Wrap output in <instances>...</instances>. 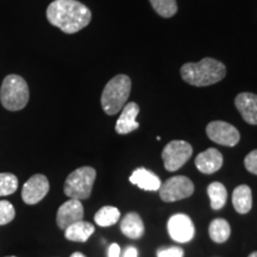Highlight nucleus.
Returning <instances> with one entry per match:
<instances>
[{
	"label": "nucleus",
	"mask_w": 257,
	"mask_h": 257,
	"mask_svg": "<svg viewBox=\"0 0 257 257\" xmlns=\"http://www.w3.org/2000/svg\"><path fill=\"white\" fill-rule=\"evenodd\" d=\"M47 18L66 34H75L91 23L92 12L76 0H55L48 6Z\"/></svg>",
	"instance_id": "1"
},
{
	"label": "nucleus",
	"mask_w": 257,
	"mask_h": 257,
	"mask_svg": "<svg viewBox=\"0 0 257 257\" xmlns=\"http://www.w3.org/2000/svg\"><path fill=\"white\" fill-rule=\"evenodd\" d=\"M226 75L224 63L212 57H205L200 62L186 63L181 67V76L189 85L205 87L221 81Z\"/></svg>",
	"instance_id": "2"
},
{
	"label": "nucleus",
	"mask_w": 257,
	"mask_h": 257,
	"mask_svg": "<svg viewBox=\"0 0 257 257\" xmlns=\"http://www.w3.org/2000/svg\"><path fill=\"white\" fill-rule=\"evenodd\" d=\"M131 92V80L119 74L106 83L101 94V107L108 115L117 114L123 110Z\"/></svg>",
	"instance_id": "3"
},
{
	"label": "nucleus",
	"mask_w": 257,
	"mask_h": 257,
	"mask_svg": "<svg viewBox=\"0 0 257 257\" xmlns=\"http://www.w3.org/2000/svg\"><path fill=\"white\" fill-rule=\"evenodd\" d=\"M29 98V86L22 76L16 74H10L6 76L0 89V101L6 110H23L28 104Z\"/></svg>",
	"instance_id": "4"
},
{
	"label": "nucleus",
	"mask_w": 257,
	"mask_h": 257,
	"mask_svg": "<svg viewBox=\"0 0 257 257\" xmlns=\"http://www.w3.org/2000/svg\"><path fill=\"white\" fill-rule=\"evenodd\" d=\"M96 172L92 167H81L70 173L64 182V194L70 199L83 200L91 197Z\"/></svg>",
	"instance_id": "5"
},
{
	"label": "nucleus",
	"mask_w": 257,
	"mask_h": 257,
	"mask_svg": "<svg viewBox=\"0 0 257 257\" xmlns=\"http://www.w3.org/2000/svg\"><path fill=\"white\" fill-rule=\"evenodd\" d=\"M159 191L162 200L167 202L178 201L191 197L194 192V185L187 176L178 175L165 181V184L161 185Z\"/></svg>",
	"instance_id": "6"
},
{
	"label": "nucleus",
	"mask_w": 257,
	"mask_h": 257,
	"mask_svg": "<svg viewBox=\"0 0 257 257\" xmlns=\"http://www.w3.org/2000/svg\"><path fill=\"white\" fill-rule=\"evenodd\" d=\"M193 148L185 141H172L165 147L162 152V159L165 168L168 172H175L181 168L191 159Z\"/></svg>",
	"instance_id": "7"
},
{
	"label": "nucleus",
	"mask_w": 257,
	"mask_h": 257,
	"mask_svg": "<svg viewBox=\"0 0 257 257\" xmlns=\"http://www.w3.org/2000/svg\"><path fill=\"white\" fill-rule=\"evenodd\" d=\"M206 134L212 142L225 147H234L239 142V131L226 121L214 120L208 123Z\"/></svg>",
	"instance_id": "8"
},
{
	"label": "nucleus",
	"mask_w": 257,
	"mask_h": 257,
	"mask_svg": "<svg viewBox=\"0 0 257 257\" xmlns=\"http://www.w3.org/2000/svg\"><path fill=\"white\" fill-rule=\"evenodd\" d=\"M168 232L172 239L179 243H187L194 237V224L187 214L178 213L169 218Z\"/></svg>",
	"instance_id": "9"
},
{
	"label": "nucleus",
	"mask_w": 257,
	"mask_h": 257,
	"mask_svg": "<svg viewBox=\"0 0 257 257\" xmlns=\"http://www.w3.org/2000/svg\"><path fill=\"white\" fill-rule=\"evenodd\" d=\"M49 192V181L47 176L36 174L31 176L22 188V198L25 204L35 205L40 202Z\"/></svg>",
	"instance_id": "10"
},
{
	"label": "nucleus",
	"mask_w": 257,
	"mask_h": 257,
	"mask_svg": "<svg viewBox=\"0 0 257 257\" xmlns=\"http://www.w3.org/2000/svg\"><path fill=\"white\" fill-rule=\"evenodd\" d=\"M83 218V206L81 201L76 199H70L61 205L56 214V223L60 229L66 230L67 227L74 223L82 220Z\"/></svg>",
	"instance_id": "11"
},
{
	"label": "nucleus",
	"mask_w": 257,
	"mask_h": 257,
	"mask_svg": "<svg viewBox=\"0 0 257 257\" xmlns=\"http://www.w3.org/2000/svg\"><path fill=\"white\" fill-rule=\"evenodd\" d=\"M234 105L246 123L257 125V95L253 93H239L234 99Z\"/></svg>",
	"instance_id": "12"
},
{
	"label": "nucleus",
	"mask_w": 257,
	"mask_h": 257,
	"mask_svg": "<svg viewBox=\"0 0 257 257\" xmlns=\"http://www.w3.org/2000/svg\"><path fill=\"white\" fill-rule=\"evenodd\" d=\"M140 113V106L136 102H127L121 110L120 117L115 123V131L119 135H127L137 130L140 124L137 123L136 118Z\"/></svg>",
	"instance_id": "13"
},
{
	"label": "nucleus",
	"mask_w": 257,
	"mask_h": 257,
	"mask_svg": "<svg viewBox=\"0 0 257 257\" xmlns=\"http://www.w3.org/2000/svg\"><path fill=\"white\" fill-rule=\"evenodd\" d=\"M195 166L204 174H213L223 166V155L219 150L210 148L195 157Z\"/></svg>",
	"instance_id": "14"
},
{
	"label": "nucleus",
	"mask_w": 257,
	"mask_h": 257,
	"mask_svg": "<svg viewBox=\"0 0 257 257\" xmlns=\"http://www.w3.org/2000/svg\"><path fill=\"white\" fill-rule=\"evenodd\" d=\"M130 182L144 191H159L162 185L159 176L146 168H137L135 170L130 176Z\"/></svg>",
	"instance_id": "15"
},
{
	"label": "nucleus",
	"mask_w": 257,
	"mask_h": 257,
	"mask_svg": "<svg viewBox=\"0 0 257 257\" xmlns=\"http://www.w3.org/2000/svg\"><path fill=\"white\" fill-rule=\"evenodd\" d=\"M120 230L128 238H141L144 233L142 218L136 212H130L120 221Z\"/></svg>",
	"instance_id": "16"
},
{
	"label": "nucleus",
	"mask_w": 257,
	"mask_h": 257,
	"mask_svg": "<svg viewBox=\"0 0 257 257\" xmlns=\"http://www.w3.org/2000/svg\"><path fill=\"white\" fill-rule=\"evenodd\" d=\"M232 204L234 210L240 214H245L252 207V194L249 186L240 185L234 188L232 194Z\"/></svg>",
	"instance_id": "17"
},
{
	"label": "nucleus",
	"mask_w": 257,
	"mask_h": 257,
	"mask_svg": "<svg viewBox=\"0 0 257 257\" xmlns=\"http://www.w3.org/2000/svg\"><path fill=\"white\" fill-rule=\"evenodd\" d=\"M94 232V226L87 221L80 220L78 223H74L64 230V237L68 240L73 242H86Z\"/></svg>",
	"instance_id": "18"
},
{
	"label": "nucleus",
	"mask_w": 257,
	"mask_h": 257,
	"mask_svg": "<svg viewBox=\"0 0 257 257\" xmlns=\"http://www.w3.org/2000/svg\"><path fill=\"white\" fill-rule=\"evenodd\" d=\"M208 233L212 240L216 243H224L229 239L231 234L230 224L223 218H217L210 224Z\"/></svg>",
	"instance_id": "19"
},
{
	"label": "nucleus",
	"mask_w": 257,
	"mask_h": 257,
	"mask_svg": "<svg viewBox=\"0 0 257 257\" xmlns=\"http://www.w3.org/2000/svg\"><path fill=\"white\" fill-rule=\"evenodd\" d=\"M207 194L211 200V207L213 210H220L224 207L227 199V191L220 182H212L207 187Z\"/></svg>",
	"instance_id": "20"
},
{
	"label": "nucleus",
	"mask_w": 257,
	"mask_h": 257,
	"mask_svg": "<svg viewBox=\"0 0 257 257\" xmlns=\"http://www.w3.org/2000/svg\"><path fill=\"white\" fill-rule=\"evenodd\" d=\"M120 212L117 207L113 206H104L95 213L94 220L95 223L101 227L112 226L119 220Z\"/></svg>",
	"instance_id": "21"
},
{
	"label": "nucleus",
	"mask_w": 257,
	"mask_h": 257,
	"mask_svg": "<svg viewBox=\"0 0 257 257\" xmlns=\"http://www.w3.org/2000/svg\"><path fill=\"white\" fill-rule=\"evenodd\" d=\"M153 9L163 18L173 17L178 12L176 0H150Z\"/></svg>",
	"instance_id": "22"
},
{
	"label": "nucleus",
	"mask_w": 257,
	"mask_h": 257,
	"mask_svg": "<svg viewBox=\"0 0 257 257\" xmlns=\"http://www.w3.org/2000/svg\"><path fill=\"white\" fill-rule=\"evenodd\" d=\"M18 188V179L11 173L0 174V197L14 194Z\"/></svg>",
	"instance_id": "23"
},
{
	"label": "nucleus",
	"mask_w": 257,
	"mask_h": 257,
	"mask_svg": "<svg viewBox=\"0 0 257 257\" xmlns=\"http://www.w3.org/2000/svg\"><path fill=\"white\" fill-rule=\"evenodd\" d=\"M16 211L11 202L2 200L0 201V225H6L15 219Z\"/></svg>",
	"instance_id": "24"
},
{
	"label": "nucleus",
	"mask_w": 257,
	"mask_h": 257,
	"mask_svg": "<svg viewBox=\"0 0 257 257\" xmlns=\"http://www.w3.org/2000/svg\"><path fill=\"white\" fill-rule=\"evenodd\" d=\"M157 257H184V250L179 246H170V248H161L156 252Z\"/></svg>",
	"instance_id": "25"
},
{
	"label": "nucleus",
	"mask_w": 257,
	"mask_h": 257,
	"mask_svg": "<svg viewBox=\"0 0 257 257\" xmlns=\"http://www.w3.org/2000/svg\"><path fill=\"white\" fill-rule=\"evenodd\" d=\"M244 166L248 169V172L257 175V150H252L246 155L244 160Z\"/></svg>",
	"instance_id": "26"
},
{
	"label": "nucleus",
	"mask_w": 257,
	"mask_h": 257,
	"mask_svg": "<svg viewBox=\"0 0 257 257\" xmlns=\"http://www.w3.org/2000/svg\"><path fill=\"white\" fill-rule=\"evenodd\" d=\"M120 256V246L117 243L111 244L108 248V257H119Z\"/></svg>",
	"instance_id": "27"
},
{
	"label": "nucleus",
	"mask_w": 257,
	"mask_h": 257,
	"mask_svg": "<svg viewBox=\"0 0 257 257\" xmlns=\"http://www.w3.org/2000/svg\"><path fill=\"white\" fill-rule=\"evenodd\" d=\"M137 256H138V251L135 246H128L124 252V257H137Z\"/></svg>",
	"instance_id": "28"
},
{
	"label": "nucleus",
	"mask_w": 257,
	"mask_h": 257,
	"mask_svg": "<svg viewBox=\"0 0 257 257\" xmlns=\"http://www.w3.org/2000/svg\"><path fill=\"white\" fill-rule=\"evenodd\" d=\"M70 257H86V256L83 255V253H81V252H74Z\"/></svg>",
	"instance_id": "29"
},
{
	"label": "nucleus",
	"mask_w": 257,
	"mask_h": 257,
	"mask_svg": "<svg viewBox=\"0 0 257 257\" xmlns=\"http://www.w3.org/2000/svg\"><path fill=\"white\" fill-rule=\"evenodd\" d=\"M249 257H257V251H255V252H252V253H250V255H249Z\"/></svg>",
	"instance_id": "30"
},
{
	"label": "nucleus",
	"mask_w": 257,
	"mask_h": 257,
	"mask_svg": "<svg viewBox=\"0 0 257 257\" xmlns=\"http://www.w3.org/2000/svg\"><path fill=\"white\" fill-rule=\"evenodd\" d=\"M6 257H16V256H6Z\"/></svg>",
	"instance_id": "31"
}]
</instances>
